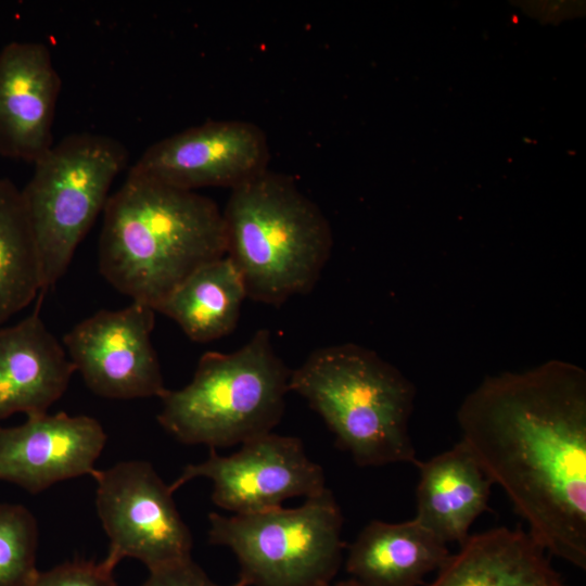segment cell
Here are the masks:
<instances>
[{
  "label": "cell",
  "mask_w": 586,
  "mask_h": 586,
  "mask_svg": "<svg viewBox=\"0 0 586 586\" xmlns=\"http://www.w3.org/2000/svg\"><path fill=\"white\" fill-rule=\"evenodd\" d=\"M461 440L549 555L586 569V372L549 360L485 378L461 403Z\"/></svg>",
  "instance_id": "1"
},
{
  "label": "cell",
  "mask_w": 586,
  "mask_h": 586,
  "mask_svg": "<svg viewBox=\"0 0 586 586\" xmlns=\"http://www.w3.org/2000/svg\"><path fill=\"white\" fill-rule=\"evenodd\" d=\"M93 477L98 514L110 539L105 565L114 570L122 559L135 558L152 571L191 558V532L151 463L122 461Z\"/></svg>",
  "instance_id": "8"
},
{
  "label": "cell",
  "mask_w": 586,
  "mask_h": 586,
  "mask_svg": "<svg viewBox=\"0 0 586 586\" xmlns=\"http://www.w3.org/2000/svg\"><path fill=\"white\" fill-rule=\"evenodd\" d=\"M61 78L49 48L12 41L0 51V155L37 162L54 143Z\"/></svg>",
  "instance_id": "13"
},
{
  "label": "cell",
  "mask_w": 586,
  "mask_h": 586,
  "mask_svg": "<svg viewBox=\"0 0 586 586\" xmlns=\"http://www.w3.org/2000/svg\"><path fill=\"white\" fill-rule=\"evenodd\" d=\"M105 442L94 418L66 412L27 416L21 425L0 426V480L37 494L67 479L93 476Z\"/></svg>",
  "instance_id": "12"
},
{
  "label": "cell",
  "mask_w": 586,
  "mask_h": 586,
  "mask_svg": "<svg viewBox=\"0 0 586 586\" xmlns=\"http://www.w3.org/2000/svg\"><path fill=\"white\" fill-rule=\"evenodd\" d=\"M449 556L447 544L416 519L373 520L349 546L345 569L359 586H419Z\"/></svg>",
  "instance_id": "17"
},
{
  "label": "cell",
  "mask_w": 586,
  "mask_h": 586,
  "mask_svg": "<svg viewBox=\"0 0 586 586\" xmlns=\"http://www.w3.org/2000/svg\"><path fill=\"white\" fill-rule=\"evenodd\" d=\"M208 521V542L238 560L239 586H330L343 561V515L329 488L297 508Z\"/></svg>",
  "instance_id": "7"
},
{
  "label": "cell",
  "mask_w": 586,
  "mask_h": 586,
  "mask_svg": "<svg viewBox=\"0 0 586 586\" xmlns=\"http://www.w3.org/2000/svg\"><path fill=\"white\" fill-rule=\"evenodd\" d=\"M26 586H117L113 570L103 561H73L37 571Z\"/></svg>",
  "instance_id": "21"
},
{
  "label": "cell",
  "mask_w": 586,
  "mask_h": 586,
  "mask_svg": "<svg viewBox=\"0 0 586 586\" xmlns=\"http://www.w3.org/2000/svg\"><path fill=\"white\" fill-rule=\"evenodd\" d=\"M330 586H359V585L355 581L349 578V579H346V581H341V582H337V583H333Z\"/></svg>",
  "instance_id": "23"
},
{
  "label": "cell",
  "mask_w": 586,
  "mask_h": 586,
  "mask_svg": "<svg viewBox=\"0 0 586 586\" xmlns=\"http://www.w3.org/2000/svg\"><path fill=\"white\" fill-rule=\"evenodd\" d=\"M198 477L212 481L213 502L233 514L273 509L285 499L309 498L327 488L322 468L309 459L303 442L272 432L241 444L229 456L209 448L206 460L186 466L169 487L174 493Z\"/></svg>",
  "instance_id": "9"
},
{
  "label": "cell",
  "mask_w": 586,
  "mask_h": 586,
  "mask_svg": "<svg viewBox=\"0 0 586 586\" xmlns=\"http://www.w3.org/2000/svg\"><path fill=\"white\" fill-rule=\"evenodd\" d=\"M142 586H222L208 577L192 558L150 571ZM230 586H239L237 583Z\"/></svg>",
  "instance_id": "22"
},
{
  "label": "cell",
  "mask_w": 586,
  "mask_h": 586,
  "mask_svg": "<svg viewBox=\"0 0 586 586\" xmlns=\"http://www.w3.org/2000/svg\"><path fill=\"white\" fill-rule=\"evenodd\" d=\"M222 219L226 256L247 297L277 306L317 284L331 255L332 231L291 177L266 169L231 189Z\"/></svg>",
  "instance_id": "3"
},
{
  "label": "cell",
  "mask_w": 586,
  "mask_h": 586,
  "mask_svg": "<svg viewBox=\"0 0 586 586\" xmlns=\"http://www.w3.org/2000/svg\"><path fill=\"white\" fill-rule=\"evenodd\" d=\"M39 301L33 314L0 329V419L47 412L75 371L65 348L43 323Z\"/></svg>",
  "instance_id": "14"
},
{
  "label": "cell",
  "mask_w": 586,
  "mask_h": 586,
  "mask_svg": "<svg viewBox=\"0 0 586 586\" xmlns=\"http://www.w3.org/2000/svg\"><path fill=\"white\" fill-rule=\"evenodd\" d=\"M127 162L128 151L116 139L82 132L63 138L34 163V174L21 192L43 295L66 272Z\"/></svg>",
  "instance_id": "6"
},
{
  "label": "cell",
  "mask_w": 586,
  "mask_h": 586,
  "mask_svg": "<svg viewBox=\"0 0 586 586\" xmlns=\"http://www.w3.org/2000/svg\"><path fill=\"white\" fill-rule=\"evenodd\" d=\"M430 586H565L549 553L520 528L470 535Z\"/></svg>",
  "instance_id": "16"
},
{
  "label": "cell",
  "mask_w": 586,
  "mask_h": 586,
  "mask_svg": "<svg viewBox=\"0 0 586 586\" xmlns=\"http://www.w3.org/2000/svg\"><path fill=\"white\" fill-rule=\"evenodd\" d=\"M268 162L269 144L259 126L211 120L154 142L128 173L186 191L233 189L268 169Z\"/></svg>",
  "instance_id": "11"
},
{
  "label": "cell",
  "mask_w": 586,
  "mask_h": 586,
  "mask_svg": "<svg viewBox=\"0 0 586 586\" xmlns=\"http://www.w3.org/2000/svg\"><path fill=\"white\" fill-rule=\"evenodd\" d=\"M247 297L243 279L225 255L181 281L156 307L192 341L206 343L234 330Z\"/></svg>",
  "instance_id": "18"
},
{
  "label": "cell",
  "mask_w": 586,
  "mask_h": 586,
  "mask_svg": "<svg viewBox=\"0 0 586 586\" xmlns=\"http://www.w3.org/2000/svg\"><path fill=\"white\" fill-rule=\"evenodd\" d=\"M38 295L40 266L22 192L0 178V324Z\"/></svg>",
  "instance_id": "19"
},
{
  "label": "cell",
  "mask_w": 586,
  "mask_h": 586,
  "mask_svg": "<svg viewBox=\"0 0 586 586\" xmlns=\"http://www.w3.org/2000/svg\"><path fill=\"white\" fill-rule=\"evenodd\" d=\"M417 467L415 519L444 543L461 545L488 509L494 483L462 441Z\"/></svg>",
  "instance_id": "15"
},
{
  "label": "cell",
  "mask_w": 586,
  "mask_h": 586,
  "mask_svg": "<svg viewBox=\"0 0 586 586\" xmlns=\"http://www.w3.org/2000/svg\"><path fill=\"white\" fill-rule=\"evenodd\" d=\"M289 388L359 467L419 462L409 434L416 387L375 352L354 343L320 347L292 370Z\"/></svg>",
  "instance_id": "4"
},
{
  "label": "cell",
  "mask_w": 586,
  "mask_h": 586,
  "mask_svg": "<svg viewBox=\"0 0 586 586\" xmlns=\"http://www.w3.org/2000/svg\"><path fill=\"white\" fill-rule=\"evenodd\" d=\"M154 314L132 301L122 309L97 311L64 335L75 371L94 394L132 399L161 397L166 391L151 341Z\"/></svg>",
  "instance_id": "10"
},
{
  "label": "cell",
  "mask_w": 586,
  "mask_h": 586,
  "mask_svg": "<svg viewBox=\"0 0 586 586\" xmlns=\"http://www.w3.org/2000/svg\"><path fill=\"white\" fill-rule=\"evenodd\" d=\"M291 372L269 330H258L234 352L203 354L191 382L160 397L158 423L182 444L214 449L271 433L284 413Z\"/></svg>",
  "instance_id": "5"
},
{
  "label": "cell",
  "mask_w": 586,
  "mask_h": 586,
  "mask_svg": "<svg viewBox=\"0 0 586 586\" xmlns=\"http://www.w3.org/2000/svg\"><path fill=\"white\" fill-rule=\"evenodd\" d=\"M225 255L222 211L195 191L128 173L106 202L99 269L135 302L155 310L190 273Z\"/></svg>",
  "instance_id": "2"
},
{
  "label": "cell",
  "mask_w": 586,
  "mask_h": 586,
  "mask_svg": "<svg viewBox=\"0 0 586 586\" xmlns=\"http://www.w3.org/2000/svg\"><path fill=\"white\" fill-rule=\"evenodd\" d=\"M38 527L21 505L0 504V586H26L38 571Z\"/></svg>",
  "instance_id": "20"
}]
</instances>
